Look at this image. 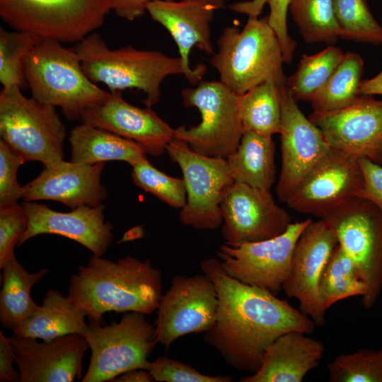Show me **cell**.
Masks as SVG:
<instances>
[{
	"instance_id": "6da1fadb",
	"label": "cell",
	"mask_w": 382,
	"mask_h": 382,
	"mask_svg": "<svg viewBox=\"0 0 382 382\" xmlns=\"http://www.w3.org/2000/svg\"><path fill=\"white\" fill-rule=\"evenodd\" d=\"M200 269L215 284L218 296L216 320L204 340L233 369L253 374L277 337L315 330L314 321L287 301L229 276L219 259L202 261Z\"/></svg>"
},
{
	"instance_id": "7a4b0ae2",
	"label": "cell",
	"mask_w": 382,
	"mask_h": 382,
	"mask_svg": "<svg viewBox=\"0 0 382 382\" xmlns=\"http://www.w3.org/2000/svg\"><path fill=\"white\" fill-rule=\"evenodd\" d=\"M162 288L161 272L149 260L127 255L114 261L93 255L71 277L68 295L91 321L101 324L108 312L153 313Z\"/></svg>"
},
{
	"instance_id": "3957f363",
	"label": "cell",
	"mask_w": 382,
	"mask_h": 382,
	"mask_svg": "<svg viewBox=\"0 0 382 382\" xmlns=\"http://www.w3.org/2000/svg\"><path fill=\"white\" fill-rule=\"evenodd\" d=\"M74 50L84 72L93 82L103 83L110 92L140 90L146 94L143 102L149 108L159 102L161 85L166 77L184 75L179 57H169L157 50H138L131 45L111 50L96 33L79 41Z\"/></svg>"
},
{
	"instance_id": "277c9868",
	"label": "cell",
	"mask_w": 382,
	"mask_h": 382,
	"mask_svg": "<svg viewBox=\"0 0 382 382\" xmlns=\"http://www.w3.org/2000/svg\"><path fill=\"white\" fill-rule=\"evenodd\" d=\"M24 75L32 96L59 107L69 120L102 101L109 92L99 88L84 72L79 56L58 41L42 38L26 56Z\"/></svg>"
},
{
	"instance_id": "5b68a950",
	"label": "cell",
	"mask_w": 382,
	"mask_h": 382,
	"mask_svg": "<svg viewBox=\"0 0 382 382\" xmlns=\"http://www.w3.org/2000/svg\"><path fill=\"white\" fill-rule=\"evenodd\" d=\"M217 45L210 63L219 81L234 93L242 95L267 81L286 83L282 47L267 16L248 17L242 30L226 27Z\"/></svg>"
},
{
	"instance_id": "8992f818",
	"label": "cell",
	"mask_w": 382,
	"mask_h": 382,
	"mask_svg": "<svg viewBox=\"0 0 382 382\" xmlns=\"http://www.w3.org/2000/svg\"><path fill=\"white\" fill-rule=\"evenodd\" d=\"M0 137L25 162L45 166L63 159L66 127L56 108L27 98L19 86L0 93Z\"/></svg>"
},
{
	"instance_id": "52a82bcc",
	"label": "cell",
	"mask_w": 382,
	"mask_h": 382,
	"mask_svg": "<svg viewBox=\"0 0 382 382\" xmlns=\"http://www.w3.org/2000/svg\"><path fill=\"white\" fill-rule=\"evenodd\" d=\"M110 0H0V16L16 30L79 42L103 24Z\"/></svg>"
},
{
	"instance_id": "ba28073f",
	"label": "cell",
	"mask_w": 382,
	"mask_h": 382,
	"mask_svg": "<svg viewBox=\"0 0 382 382\" xmlns=\"http://www.w3.org/2000/svg\"><path fill=\"white\" fill-rule=\"evenodd\" d=\"M83 336L91 357L82 382L111 381L127 371L147 369L148 357L158 344L155 326L136 311L125 312L108 325L91 321Z\"/></svg>"
},
{
	"instance_id": "9c48e42d",
	"label": "cell",
	"mask_w": 382,
	"mask_h": 382,
	"mask_svg": "<svg viewBox=\"0 0 382 382\" xmlns=\"http://www.w3.org/2000/svg\"><path fill=\"white\" fill-rule=\"evenodd\" d=\"M183 104L195 107L201 114L199 125L175 129L174 138L184 141L194 151L226 158L233 153L244 133L239 110V95L220 81H206L181 92Z\"/></svg>"
},
{
	"instance_id": "30bf717a",
	"label": "cell",
	"mask_w": 382,
	"mask_h": 382,
	"mask_svg": "<svg viewBox=\"0 0 382 382\" xmlns=\"http://www.w3.org/2000/svg\"><path fill=\"white\" fill-rule=\"evenodd\" d=\"M323 219L366 284L361 303L366 309L371 308L382 290V210L369 199L356 197Z\"/></svg>"
},
{
	"instance_id": "8fae6325",
	"label": "cell",
	"mask_w": 382,
	"mask_h": 382,
	"mask_svg": "<svg viewBox=\"0 0 382 382\" xmlns=\"http://www.w3.org/2000/svg\"><path fill=\"white\" fill-rule=\"evenodd\" d=\"M166 151L180 168L185 185L187 199L180 211V222L199 230L220 227L223 195L234 182L226 159L198 154L175 138Z\"/></svg>"
},
{
	"instance_id": "7c38bea8",
	"label": "cell",
	"mask_w": 382,
	"mask_h": 382,
	"mask_svg": "<svg viewBox=\"0 0 382 382\" xmlns=\"http://www.w3.org/2000/svg\"><path fill=\"white\" fill-rule=\"evenodd\" d=\"M311 221L291 223L280 235L257 242H225L217 252L219 260L229 276L276 295L290 276L295 245Z\"/></svg>"
},
{
	"instance_id": "4fadbf2b",
	"label": "cell",
	"mask_w": 382,
	"mask_h": 382,
	"mask_svg": "<svg viewBox=\"0 0 382 382\" xmlns=\"http://www.w3.org/2000/svg\"><path fill=\"white\" fill-rule=\"evenodd\" d=\"M217 307L215 284L204 274L173 277L156 310L157 342L168 349L182 336L204 333L215 323Z\"/></svg>"
},
{
	"instance_id": "5bb4252c",
	"label": "cell",
	"mask_w": 382,
	"mask_h": 382,
	"mask_svg": "<svg viewBox=\"0 0 382 382\" xmlns=\"http://www.w3.org/2000/svg\"><path fill=\"white\" fill-rule=\"evenodd\" d=\"M364 185L359 158L331 148L311 168L286 202L291 209L323 219L359 197Z\"/></svg>"
},
{
	"instance_id": "9a60e30c",
	"label": "cell",
	"mask_w": 382,
	"mask_h": 382,
	"mask_svg": "<svg viewBox=\"0 0 382 382\" xmlns=\"http://www.w3.org/2000/svg\"><path fill=\"white\" fill-rule=\"evenodd\" d=\"M221 233L226 243L241 244L277 236L291 222L288 212L274 201L270 190L234 181L221 204Z\"/></svg>"
},
{
	"instance_id": "2e32d148",
	"label": "cell",
	"mask_w": 382,
	"mask_h": 382,
	"mask_svg": "<svg viewBox=\"0 0 382 382\" xmlns=\"http://www.w3.org/2000/svg\"><path fill=\"white\" fill-rule=\"evenodd\" d=\"M280 100L282 167L276 192L279 200L286 204L330 146L320 129L299 109L286 83L280 86Z\"/></svg>"
},
{
	"instance_id": "e0dca14e",
	"label": "cell",
	"mask_w": 382,
	"mask_h": 382,
	"mask_svg": "<svg viewBox=\"0 0 382 382\" xmlns=\"http://www.w3.org/2000/svg\"><path fill=\"white\" fill-rule=\"evenodd\" d=\"M337 244L333 230L324 219L312 220L297 240L292 253L291 274L282 286L285 294L297 299L299 310L316 325L325 323L326 312L318 293L320 279Z\"/></svg>"
},
{
	"instance_id": "ac0fdd59",
	"label": "cell",
	"mask_w": 382,
	"mask_h": 382,
	"mask_svg": "<svg viewBox=\"0 0 382 382\" xmlns=\"http://www.w3.org/2000/svg\"><path fill=\"white\" fill-rule=\"evenodd\" d=\"M308 118L331 148L382 166V99L359 95L344 109Z\"/></svg>"
},
{
	"instance_id": "d6986e66",
	"label": "cell",
	"mask_w": 382,
	"mask_h": 382,
	"mask_svg": "<svg viewBox=\"0 0 382 382\" xmlns=\"http://www.w3.org/2000/svg\"><path fill=\"white\" fill-rule=\"evenodd\" d=\"M80 120L141 145L149 154H164L174 139L175 129L161 119L151 108H141L128 103L122 91L110 92L101 103L88 108Z\"/></svg>"
},
{
	"instance_id": "ffe728a7",
	"label": "cell",
	"mask_w": 382,
	"mask_h": 382,
	"mask_svg": "<svg viewBox=\"0 0 382 382\" xmlns=\"http://www.w3.org/2000/svg\"><path fill=\"white\" fill-rule=\"evenodd\" d=\"M216 10L199 0H155L146 6L151 18L163 26L174 40L184 76L192 86L202 81L207 68L201 64L191 68L189 55L194 46L209 55L215 53L210 25Z\"/></svg>"
},
{
	"instance_id": "44dd1931",
	"label": "cell",
	"mask_w": 382,
	"mask_h": 382,
	"mask_svg": "<svg viewBox=\"0 0 382 382\" xmlns=\"http://www.w3.org/2000/svg\"><path fill=\"white\" fill-rule=\"evenodd\" d=\"M18 368L20 382H71L79 378L89 346L79 334L40 342L36 338L9 337Z\"/></svg>"
},
{
	"instance_id": "7402d4cb",
	"label": "cell",
	"mask_w": 382,
	"mask_h": 382,
	"mask_svg": "<svg viewBox=\"0 0 382 382\" xmlns=\"http://www.w3.org/2000/svg\"><path fill=\"white\" fill-rule=\"evenodd\" d=\"M28 224L18 245L40 234L59 235L103 256L113 238V225L105 221L103 204L81 206L68 212L53 210L36 201L23 202Z\"/></svg>"
},
{
	"instance_id": "603a6c76",
	"label": "cell",
	"mask_w": 382,
	"mask_h": 382,
	"mask_svg": "<svg viewBox=\"0 0 382 382\" xmlns=\"http://www.w3.org/2000/svg\"><path fill=\"white\" fill-rule=\"evenodd\" d=\"M105 163L83 164L63 159L43 166L40 174L23 185V202L52 200L71 209L103 204L108 194L101 183Z\"/></svg>"
},
{
	"instance_id": "cb8c5ba5",
	"label": "cell",
	"mask_w": 382,
	"mask_h": 382,
	"mask_svg": "<svg viewBox=\"0 0 382 382\" xmlns=\"http://www.w3.org/2000/svg\"><path fill=\"white\" fill-rule=\"evenodd\" d=\"M300 331L277 337L264 352L260 368L241 382H301L323 357L322 342Z\"/></svg>"
},
{
	"instance_id": "d4e9b609",
	"label": "cell",
	"mask_w": 382,
	"mask_h": 382,
	"mask_svg": "<svg viewBox=\"0 0 382 382\" xmlns=\"http://www.w3.org/2000/svg\"><path fill=\"white\" fill-rule=\"evenodd\" d=\"M86 313L76 306L69 295L50 289L42 301V305L17 328L14 335L41 339L44 341L66 335H83L87 328Z\"/></svg>"
},
{
	"instance_id": "484cf974",
	"label": "cell",
	"mask_w": 382,
	"mask_h": 382,
	"mask_svg": "<svg viewBox=\"0 0 382 382\" xmlns=\"http://www.w3.org/2000/svg\"><path fill=\"white\" fill-rule=\"evenodd\" d=\"M71 161L96 164L108 161H125L131 166L146 158L137 142L108 131L81 123L70 132Z\"/></svg>"
},
{
	"instance_id": "4316f807",
	"label": "cell",
	"mask_w": 382,
	"mask_h": 382,
	"mask_svg": "<svg viewBox=\"0 0 382 382\" xmlns=\"http://www.w3.org/2000/svg\"><path fill=\"white\" fill-rule=\"evenodd\" d=\"M272 137L245 132L236 150L226 159L236 182L270 190L275 182Z\"/></svg>"
},
{
	"instance_id": "83f0119b",
	"label": "cell",
	"mask_w": 382,
	"mask_h": 382,
	"mask_svg": "<svg viewBox=\"0 0 382 382\" xmlns=\"http://www.w3.org/2000/svg\"><path fill=\"white\" fill-rule=\"evenodd\" d=\"M1 270H3L1 325L13 330L40 308L33 300L30 290L49 271L42 269L35 273L28 272L18 261L15 252L9 255Z\"/></svg>"
},
{
	"instance_id": "f1b7e54d",
	"label": "cell",
	"mask_w": 382,
	"mask_h": 382,
	"mask_svg": "<svg viewBox=\"0 0 382 382\" xmlns=\"http://www.w3.org/2000/svg\"><path fill=\"white\" fill-rule=\"evenodd\" d=\"M265 81L239 95V110L243 128L267 137L279 134L282 120L280 86Z\"/></svg>"
},
{
	"instance_id": "f546056e",
	"label": "cell",
	"mask_w": 382,
	"mask_h": 382,
	"mask_svg": "<svg viewBox=\"0 0 382 382\" xmlns=\"http://www.w3.org/2000/svg\"><path fill=\"white\" fill-rule=\"evenodd\" d=\"M364 73V61L356 52H347L335 71L311 100L313 112L323 114L344 109L358 98Z\"/></svg>"
},
{
	"instance_id": "4dcf8cb0",
	"label": "cell",
	"mask_w": 382,
	"mask_h": 382,
	"mask_svg": "<svg viewBox=\"0 0 382 382\" xmlns=\"http://www.w3.org/2000/svg\"><path fill=\"white\" fill-rule=\"evenodd\" d=\"M366 285L349 256L337 244L320 277L318 293L325 311L337 301L352 296H363Z\"/></svg>"
},
{
	"instance_id": "1f68e13d",
	"label": "cell",
	"mask_w": 382,
	"mask_h": 382,
	"mask_svg": "<svg viewBox=\"0 0 382 382\" xmlns=\"http://www.w3.org/2000/svg\"><path fill=\"white\" fill-rule=\"evenodd\" d=\"M343 56L342 50L333 45L312 55H303L296 72L286 79V86L292 98L296 102H311L328 81Z\"/></svg>"
},
{
	"instance_id": "d6a6232c",
	"label": "cell",
	"mask_w": 382,
	"mask_h": 382,
	"mask_svg": "<svg viewBox=\"0 0 382 382\" xmlns=\"http://www.w3.org/2000/svg\"><path fill=\"white\" fill-rule=\"evenodd\" d=\"M289 10L306 43L333 45L340 38L333 0H290Z\"/></svg>"
},
{
	"instance_id": "836d02e7",
	"label": "cell",
	"mask_w": 382,
	"mask_h": 382,
	"mask_svg": "<svg viewBox=\"0 0 382 382\" xmlns=\"http://www.w3.org/2000/svg\"><path fill=\"white\" fill-rule=\"evenodd\" d=\"M339 37L382 45V26L372 14L368 0H333Z\"/></svg>"
},
{
	"instance_id": "e575fe53",
	"label": "cell",
	"mask_w": 382,
	"mask_h": 382,
	"mask_svg": "<svg viewBox=\"0 0 382 382\" xmlns=\"http://www.w3.org/2000/svg\"><path fill=\"white\" fill-rule=\"evenodd\" d=\"M42 37L28 32L0 29V82L3 88L25 86L23 62Z\"/></svg>"
},
{
	"instance_id": "d590c367",
	"label": "cell",
	"mask_w": 382,
	"mask_h": 382,
	"mask_svg": "<svg viewBox=\"0 0 382 382\" xmlns=\"http://www.w3.org/2000/svg\"><path fill=\"white\" fill-rule=\"evenodd\" d=\"M327 366L330 382H382V347L340 354Z\"/></svg>"
},
{
	"instance_id": "8d00e7d4",
	"label": "cell",
	"mask_w": 382,
	"mask_h": 382,
	"mask_svg": "<svg viewBox=\"0 0 382 382\" xmlns=\"http://www.w3.org/2000/svg\"><path fill=\"white\" fill-rule=\"evenodd\" d=\"M134 185L162 202L181 209L186 203L187 193L183 179L173 178L154 167L145 158L132 166Z\"/></svg>"
},
{
	"instance_id": "74e56055",
	"label": "cell",
	"mask_w": 382,
	"mask_h": 382,
	"mask_svg": "<svg viewBox=\"0 0 382 382\" xmlns=\"http://www.w3.org/2000/svg\"><path fill=\"white\" fill-rule=\"evenodd\" d=\"M154 381L159 382H231L229 376L205 375L180 361L160 357L150 361L147 369Z\"/></svg>"
},
{
	"instance_id": "f35d334b",
	"label": "cell",
	"mask_w": 382,
	"mask_h": 382,
	"mask_svg": "<svg viewBox=\"0 0 382 382\" xmlns=\"http://www.w3.org/2000/svg\"><path fill=\"white\" fill-rule=\"evenodd\" d=\"M25 161L9 145L0 140V207L18 203L23 198V186L17 180V172Z\"/></svg>"
},
{
	"instance_id": "ab89813d",
	"label": "cell",
	"mask_w": 382,
	"mask_h": 382,
	"mask_svg": "<svg viewBox=\"0 0 382 382\" xmlns=\"http://www.w3.org/2000/svg\"><path fill=\"white\" fill-rule=\"evenodd\" d=\"M28 224V216L18 202L0 207V269L15 252Z\"/></svg>"
},
{
	"instance_id": "60d3db41",
	"label": "cell",
	"mask_w": 382,
	"mask_h": 382,
	"mask_svg": "<svg viewBox=\"0 0 382 382\" xmlns=\"http://www.w3.org/2000/svg\"><path fill=\"white\" fill-rule=\"evenodd\" d=\"M290 0H268L270 13L267 19L282 47L284 63L292 60L296 42L291 37L287 27V13Z\"/></svg>"
},
{
	"instance_id": "b9f144b4",
	"label": "cell",
	"mask_w": 382,
	"mask_h": 382,
	"mask_svg": "<svg viewBox=\"0 0 382 382\" xmlns=\"http://www.w3.org/2000/svg\"><path fill=\"white\" fill-rule=\"evenodd\" d=\"M359 161L364 179L359 197L369 199L382 210V166L367 158H361Z\"/></svg>"
},
{
	"instance_id": "7bdbcfd3",
	"label": "cell",
	"mask_w": 382,
	"mask_h": 382,
	"mask_svg": "<svg viewBox=\"0 0 382 382\" xmlns=\"http://www.w3.org/2000/svg\"><path fill=\"white\" fill-rule=\"evenodd\" d=\"M15 353L9 337L0 331V381H20L19 374L13 366Z\"/></svg>"
},
{
	"instance_id": "ee69618b",
	"label": "cell",
	"mask_w": 382,
	"mask_h": 382,
	"mask_svg": "<svg viewBox=\"0 0 382 382\" xmlns=\"http://www.w3.org/2000/svg\"><path fill=\"white\" fill-rule=\"evenodd\" d=\"M155 0H110L111 8L115 14L129 21L141 17L146 12V6Z\"/></svg>"
},
{
	"instance_id": "f6af8a7d",
	"label": "cell",
	"mask_w": 382,
	"mask_h": 382,
	"mask_svg": "<svg viewBox=\"0 0 382 382\" xmlns=\"http://www.w3.org/2000/svg\"><path fill=\"white\" fill-rule=\"evenodd\" d=\"M268 0H250L235 2L229 8L236 13L247 15L248 17H259Z\"/></svg>"
},
{
	"instance_id": "bcb514c9",
	"label": "cell",
	"mask_w": 382,
	"mask_h": 382,
	"mask_svg": "<svg viewBox=\"0 0 382 382\" xmlns=\"http://www.w3.org/2000/svg\"><path fill=\"white\" fill-rule=\"evenodd\" d=\"M359 95H382V70L371 79L361 80L358 90Z\"/></svg>"
},
{
	"instance_id": "7dc6e473",
	"label": "cell",
	"mask_w": 382,
	"mask_h": 382,
	"mask_svg": "<svg viewBox=\"0 0 382 382\" xmlns=\"http://www.w3.org/2000/svg\"><path fill=\"white\" fill-rule=\"evenodd\" d=\"M111 381L115 382H152L154 381L148 370L144 369H132L127 371Z\"/></svg>"
},
{
	"instance_id": "c3c4849f",
	"label": "cell",
	"mask_w": 382,
	"mask_h": 382,
	"mask_svg": "<svg viewBox=\"0 0 382 382\" xmlns=\"http://www.w3.org/2000/svg\"><path fill=\"white\" fill-rule=\"evenodd\" d=\"M214 6L217 10L223 8L226 4V0H199Z\"/></svg>"
}]
</instances>
